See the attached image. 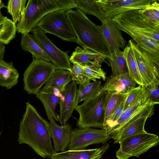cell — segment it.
Listing matches in <instances>:
<instances>
[{
  "instance_id": "obj_14",
  "label": "cell",
  "mask_w": 159,
  "mask_h": 159,
  "mask_svg": "<svg viewBox=\"0 0 159 159\" xmlns=\"http://www.w3.org/2000/svg\"><path fill=\"white\" fill-rule=\"evenodd\" d=\"M49 120L48 129L54 143V150L56 152L66 151L71 140L73 130L71 126L68 123L60 126L56 122L52 117Z\"/></svg>"
},
{
  "instance_id": "obj_5",
  "label": "cell",
  "mask_w": 159,
  "mask_h": 159,
  "mask_svg": "<svg viewBox=\"0 0 159 159\" xmlns=\"http://www.w3.org/2000/svg\"><path fill=\"white\" fill-rule=\"evenodd\" d=\"M108 92L102 86L92 97L78 105L75 110L79 115L76 125L79 128L96 127L104 129L105 111Z\"/></svg>"
},
{
  "instance_id": "obj_32",
  "label": "cell",
  "mask_w": 159,
  "mask_h": 159,
  "mask_svg": "<svg viewBox=\"0 0 159 159\" xmlns=\"http://www.w3.org/2000/svg\"><path fill=\"white\" fill-rule=\"evenodd\" d=\"M26 0H9L6 8L15 24L20 20L26 7Z\"/></svg>"
},
{
  "instance_id": "obj_25",
  "label": "cell",
  "mask_w": 159,
  "mask_h": 159,
  "mask_svg": "<svg viewBox=\"0 0 159 159\" xmlns=\"http://www.w3.org/2000/svg\"><path fill=\"white\" fill-rule=\"evenodd\" d=\"M77 9L85 14L94 16L101 22L106 18L105 13L98 0H75Z\"/></svg>"
},
{
  "instance_id": "obj_27",
  "label": "cell",
  "mask_w": 159,
  "mask_h": 159,
  "mask_svg": "<svg viewBox=\"0 0 159 159\" xmlns=\"http://www.w3.org/2000/svg\"><path fill=\"white\" fill-rule=\"evenodd\" d=\"M107 59L111 68V76L128 73L123 51L119 49L113 50L110 57Z\"/></svg>"
},
{
  "instance_id": "obj_9",
  "label": "cell",
  "mask_w": 159,
  "mask_h": 159,
  "mask_svg": "<svg viewBox=\"0 0 159 159\" xmlns=\"http://www.w3.org/2000/svg\"><path fill=\"white\" fill-rule=\"evenodd\" d=\"M136 60L143 87L159 85V66L154 63L133 40L128 41Z\"/></svg>"
},
{
  "instance_id": "obj_1",
  "label": "cell",
  "mask_w": 159,
  "mask_h": 159,
  "mask_svg": "<svg viewBox=\"0 0 159 159\" xmlns=\"http://www.w3.org/2000/svg\"><path fill=\"white\" fill-rule=\"evenodd\" d=\"M127 34L155 64L159 66V25L148 19L141 10L128 11L111 19Z\"/></svg>"
},
{
  "instance_id": "obj_18",
  "label": "cell",
  "mask_w": 159,
  "mask_h": 159,
  "mask_svg": "<svg viewBox=\"0 0 159 159\" xmlns=\"http://www.w3.org/2000/svg\"><path fill=\"white\" fill-rule=\"evenodd\" d=\"M109 147L105 143L101 147L93 149L68 150L56 152L51 159H100Z\"/></svg>"
},
{
  "instance_id": "obj_16",
  "label": "cell",
  "mask_w": 159,
  "mask_h": 159,
  "mask_svg": "<svg viewBox=\"0 0 159 159\" xmlns=\"http://www.w3.org/2000/svg\"><path fill=\"white\" fill-rule=\"evenodd\" d=\"M153 103L157 104L151 100L148 92L144 88L140 96L130 106L123 111L120 116L114 124L108 133L109 136L117 131L134 116Z\"/></svg>"
},
{
  "instance_id": "obj_17",
  "label": "cell",
  "mask_w": 159,
  "mask_h": 159,
  "mask_svg": "<svg viewBox=\"0 0 159 159\" xmlns=\"http://www.w3.org/2000/svg\"><path fill=\"white\" fill-rule=\"evenodd\" d=\"M99 27L111 51L117 49L124 48L126 46V41L111 20L106 17Z\"/></svg>"
},
{
  "instance_id": "obj_26",
  "label": "cell",
  "mask_w": 159,
  "mask_h": 159,
  "mask_svg": "<svg viewBox=\"0 0 159 159\" xmlns=\"http://www.w3.org/2000/svg\"><path fill=\"white\" fill-rule=\"evenodd\" d=\"M123 52L129 77L136 84L143 87L136 60L131 48L129 44L125 47Z\"/></svg>"
},
{
  "instance_id": "obj_28",
  "label": "cell",
  "mask_w": 159,
  "mask_h": 159,
  "mask_svg": "<svg viewBox=\"0 0 159 159\" xmlns=\"http://www.w3.org/2000/svg\"><path fill=\"white\" fill-rule=\"evenodd\" d=\"M16 25L7 16H4L0 21V43L8 44L16 37Z\"/></svg>"
},
{
  "instance_id": "obj_6",
  "label": "cell",
  "mask_w": 159,
  "mask_h": 159,
  "mask_svg": "<svg viewBox=\"0 0 159 159\" xmlns=\"http://www.w3.org/2000/svg\"><path fill=\"white\" fill-rule=\"evenodd\" d=\"M56 69L51 62L33 57L23 74L24 90L29 94L36 95Z\"/></svg>"
},
{
  "instance_id": "obj_31",
  "label": "cell",
  "mask_w": 159,
  "mask_h": 159,
  "mask_svg": "<svg viewBox=\"0 0 159 159\" xmlns=\"http://www.w3.org/2000/svg\"><path fill=\"white\" fill-rule=\"evenodd\" d=\"M127 95L116 92L108 93L105 108L104 128L107 121Z\"/></svg>"
},
{
  "instance_id": "obj_19",
  "label": "cell",
  "mask_w": 159,
  "mask_h": 159,
  "mask_svg": "<svg viewBox=\"0 0 159 159\" xmlns=\"http://www.w3.org/2000/svg\"><path fill=\"white\" fill-rule=\"evenodd\" d=\"M136 85L127 73L115 76H110L107 79L104 86L108 93L116 92L127 95L136 87Z\"/></svg>"
},
{
  "instance_id": "obj_29",
  "label": "cell",
  "mask_w": 159,
  "mask_h": 159,
  "mask_svg": "<svg viewBox=\"0 0 159 159\" xmlns=\"http://www.w3.org/2000/svg\"><path fill=\"white\" fill-rule=\"evenodd\" d=\"M101 84V81L100 80L85 84H79L75 100V107L80 102L92 97L97 93L102 86Z\"/></svg>"
},
{
  "instance_id": "obj_4",
  "label": "cell",
  "mask_w": 159,
  "mask_h": 159,
  "mask_svg": "<svg viewBox=\"0 0 159 159\" xmlns=\"http://www.w3.org/2000/svg\"><path fill=\"white\" fill-rule=\"evenodd\" d=\"M76 7L75 0H29L18 24L22 30L30 33L47 14L58 10L66 11Z\"/></svg>"
},
{
  "instance_id": "obj_23",
  "label": "cell",
  "mask_w": 159,
  "mask_h": 159,
  "mask_svg": "<svg viewBox=\"0 0 159 159\" xmlns=\"http://www.w3.org/2000/svg\"><path fill=\"white\" fill-rule=\"evenodd\" d=\"M20 46L22 49L30 52L33 57L37 59L51 62L49 57L44 52L34 36L30 33L22 35Z\"/></svg>"
},
{
  "instance_id": "obj_30",
  "label": "cell",
  "mask_w": 159,
  "mask_h": 159,
  "mask_svg": "<svg viewBox=\"0 0 159 159\" xmlns=\"http://www.w3.org/2000/svg\"><path fill=\"white\" fill-rule=\"evenodd\" d=\"M81 66L84 73L90 81H95L97 79H101L106 80V73L102 68L101 64L98 61H90Z\"/></svg>"
},
{
  "instance_id": "obj_8",
  "label": "cell",
  "mask_w": 159,
  "mask_h": 159,
  "mask_svg": "<svg viewBox=\"0 0 159 159\" xmlns=\"http://www.w3.org/2000/svg\"><path fill=\"white\" fill-rule=\"evenodd\" d=\"M159 143L157 135L146 131L122 140L120 143V147L116 152V157L117 159L138 157Z\"/></svg>"
},
{
  "instance_id": "obj_11",
  "label": "cell",
  "mask_w": 159,
  "mask_h": 159,
  "mask_svg": "<svg viewBox=\"0 0 159 159\" xmlns=\"http://www.w3.org/2000/svg\"><path fill=\"white\" fill-rule=\"evenodd\" d=\"M110 139L107 131L104 129L75 128L72 130L68 149L69 150L85 149L90 145L105 143Z\"/></svg>"
},
{
  "instance_id": "obj_22",
  "label": "cell",
  "mask_w": 159,
  "mask_h": 159,
  "mask_svg": "<svg viewBox=\"0 0 159 159\" xmlns=\"http://www.w3.org/2000/svg\"><path fill=\"white\" fill-rule=\"evenodd\" d=\"M71 80L69 70L56 69L42 89L44 90H55L61 93Z\"/></svg>"
},
{
  "instance_id": "obj_15",
  "label": "cell",
  "mask_w": 159,
  "mask_h": 159,
  "mask_svg": "<svg viewBox=\"0 0 159 159\" xmlns=\"http://www.w3.org/2000/svg\"><path fill=\"white\" fill-rule=\"evenodd\" d=\"M77 91V84L72 81L61 93L59 104L60 113L59 121L63 124L68 121L75 109V102Z\"/></svg>"
},
{
  "instance_id": "obj_2",
  "label": "cell",
  "mask_w": 159,
  "mask_h": 159,
  "mask_svg": "<svg viewBox=\"0 0 159 159\" xmlns=\"http://www.w3.org/2000/svg\"><path fill=\"white\" fill-rule=\"evenodd\" d=\"M25 111L20 124L17 141L30 146L44 158H51L56 152L52 146L49 122L44 119L30 102L26 103Z\"/></svg>"
},
{
  "instance_id": "obj_39",
  "label": "cell",
  "mask_w": 159,
  "mask_h": 159,
  "mask_svg": "<svg viewBox=\"0 0 159 159\" xmlns=\"http://www.w3.org/2000/svg\"></svg>"
},
{
  "instance_id": "obj_38",
  "label": "cell",
  "mask_w": 159,
  "mask_h": 159,
  "mask_svg": "<svg viewBox=\"0 0 159 159\" xmlns=\"http://www.w3.org/2000/svg\"><path fill=\"white\" fill-rule=\"evenodd\" d=\"M4 7L6 8V6H5L4 3L2 2L0 4V21L2 20L4 17V16H3L1 12V10L2 8Z\"/></svg>"
},
{
  "instance_id": "obj_24",
  "label": "cell",
  "mask_w": 159,
  "mask_h": 159,
  "mask_svg": "<svg viewBox=\"0 0 159 159\" xmlns=\"http://www.w3.org/2000/svg\"><path fill=\"white\" fill-rule=\"evenodd\" d=\"M105 59L102 56L91 50L79 46L75 49L70 57L71 63H76L81 65H84L88 61L93 60L98 61L102 64Z\"/></svg>"
},
{
  "instance_id": "obj_20",
  "label": "cell",
  "mask_w": 159,
  "mask_h": 159,
  "mask_svg": "<svg viewBox=\"0 0 159 159\" xmlns=\"http://www.w3.org/2000/svg\"><path fill=\"white\" fill-rule=\"evenodd\" d=\"M36 96L43 104L48 119L52 117L54 120L59 121V116L56 109L59 104L61 93L55 90H44L42 88Z\"/></svg>"
},
{
  "instance_id": "obj_13",
  "label": "cell",
  "mask_w": 159,
  "mask_h": 159,
  "mask_svg": "<svg viewBox=\"0 0 159 159\" xmlns=\"http://www.w3.org/2000/svg\"><path fill=\"white\" fill-rule=\"evenodd\" d=\"M155 0H98L106 17L111 20L120 14L131 10H141Z\"/></svg>"
},
{
  "instance_id": "obj_36",
  "label": "cell",
  "mask_w": 159,
  "mask_h": 159,
  "mask_svg": "<svg viewBox=\"0 0 159 159\" xmlns=\"http://www.w3.org/2000/svg\"><path fill=\"white\" fill-rule=\"evenodd\" d=\"M159 85L144 87L148 92L151 100L153 102L159 103Z\"/></svg>"
},
{
  "instance_id": "obj_33",
  "label": "cell",
  "mask_w": 159,
  "mask_h": 159,
  "mask_svg": "<svg viewBox=\"0 0 159 159\" xmlns=\"http://www.w3.org/2000/svg\"><path fill=\"white\" fill-rule=\"evenodd\" d=\"M141 11L148 19L159 25V3L156 0Z\"/></svg>"
},
{
  "instance_id": "obj_12",
  "label": "cell",
  "mask_w": 159,
  "mask_h": 159,
  "mask_svg": "<svg viewBox=\"0 0 159 159\" xmlns=\"http://www.w3.org/2000/svg\"><path fill=\"white\" fill-rule=\"evenodd\" d=\"M155 105L152 104L142 110L126 122L129 123L111 135L114 143H120L126 138L146 132L145 122L148 118L154 114Z\"/></svg>"
},
{
  "instance_id": "obj_10",
  "label": "cell",
  "mask_w": 159,
  "mask_h": 159,
  "mask_svg": "<svg viewBox=\"0 0 159 159\" xmlns=\"http://www.w3.org/2000/svg\"><path fill=\"white\" fill-rule=\"evenodd\" d=\"M31 32L56 69L70 71L72 65L68 55L69 51L63 52L58 48L48 37L46 33L38 27L34 29Z\"/></svg>"
},
{
  "instance_id": "obj_7",
  "label": "cell",
  "mask_w": 159,
  "mask_h": 159,
  "mask_svg": "<svg viewBox=\"0 0 159 159\" xmlns=\"http://www.w3.org/2000/svg\"><path fill=\"white\" fill-rule=\"evenodd\" d=\"M66 11L58 10L47 14L39 21L37 27L45 33L52 34L66 41L77 43V37Z\"/></svg>"
},
{
  "instance_id": "obj_3",
  "label": "cell",
  "mask_w": 159,
  "mask_h": 159,
  "mask_svg": "<svg viewBox=\"0 0 159 159\" xmlns=\"http://www.w3.org/2000/svg\"><path fill=\"white\" fill-rule=\"evenodd\" d=\"M78 40L77 43L84 48L91 50L109 58L111 51L99 27L81 10H70L66 11Z\"/></svg>"
},
{
  "instance_id": "obj_37",
  "label": "cell",
  "mask_w": 159,
  "mask_h": 159,
  "mask_svg": "<svg viewBox=\"0 0 159 159\" xmlns=\"http://www.w3.org/2000/svg\"><path fill=\"white\" fill-rule=\"evenodd\" d=\"M5 49V45L0 43V59H3Z\"/></svg>"
},
{
  "instance_id": "obj_21",
  "label": "cell",
  "mask_w": 159,
  "mask_h": 159,
  "mask_svg": "<svg viewBox=\"0 0 159 159\" xmlns=\"http://www.w3.org/2000/svg\"><path fill=\"white\" fill-rule=\"evenodd\" d=\"M19 74L12 61L0 59V86L9 89L18 83Z\"/></svg>"
},
{
  "instance_id": "obj_34",
  "label": "cell",
  "mask_w": 159,
  "mask_h": 159,
  "mask_svg": "<svg viewBox=\"0 0 159 159\" xmlns=\"http://www.w3.org/2000/svg\"><path fill=\"white\" fill-rule=\"evenodd\" d=\"M69 71L72 80L75 82L77 84H85L90 82L84 73L81 65L76 63L73 64Z\"/></svg>"
},
{
  "instance_id": "obj_35",
  "label": "cell",
  "mask_w": 159,
  "mask_h": 159,
  "mask_svg": "<svg viewBox=\"0 0 159 159\" xmlns=\"http://www.w3.org/2000/svg\"><path fill=\"white\" fill-rule=\"evenodd\" d=\"M144 88L141 86L135 87L131 90L125 98L124 111L128 108L143 92Z\"/></svg>"
}]
</instances>
